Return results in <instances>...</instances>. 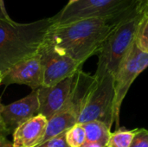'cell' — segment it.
<instances>
[{"label": "cell", "mask_w": 148, "mask_h": 147, "mask_svg": "<svg viewBox=\"0 0 148 147\" xmlns=\"http://www.w3.org/2000/svg\"><path fill=\"white\" fill-rule=\"evenodd\" d=\"M52 25L50 17L29 23L0 19V72L3 75L18 62L38 53Z\"/></svg>", "instance_id": "obj_2"}, {"label": "cell", "mask_w": 148, "mask_h": 147, "mask_svg": "<svg viewBox=\"0 0 148 147\" xmlns=\"http://www.w3.org/2000/svg\"><path fill=\"white\" fill-rule=\"evenodd\" d=\"M39 103L37 89L26 97L10 105L3 106L1 116L10 134L23 123L38 114Z\"/></svg>", "instance_id": "obj_10"}, {"label": "cell", "mask_w": 148, "mask_h": 147, "mask_svg": "<svg viewBox=\"0 0 148 147\" xmlns=\"http://www.w3.org/2000/svg\"><path fill=\"white\" fill-rule=\"evenodd\" d=\"M2 82H3V74L0 72V85H1Z\"/></svg>", "instance_id": "obj_26"}, {"label": "cell", "mask_w": 148, "mask_h": 147, "mask_svg": "<svg viewBox=\"0 0 148 147\" xmlns=\"http://www.w3.org/2000/svg\"><path fill=\"white\" fill-rule=\"evenodd\" d=\"M97 82L98 81L95 75L83 72L82 68L79 69L75 74L71 93L68 103L62 111L69 110L78 118L90 92L96 86Z\"/></svg>", "instance_id": "obj_12"}, {"label": "cell", "mask_w": 148, "mask_h": 147, "mask_svg": "<svg viewBox=\"0 0 148 147\" xmlns=\"http://www.w3.org/2000/svg\"><path fill=\"white\" fill-rule=\"evenodd\" d=\"M134 10L109 17L88 18L66 24H53L47 33L45 42L59 54L83 65L88 58L98 54L112 31Z\"/></svg>", "instance_id": "obj_1"}, {"label": "cell", "mask_w": 148, "mask_h": 147, "mask_svg": "<svg viewBox=\"0 0 148 147\" xmlns=\"http://www.w3.org/2000/svg\"><path fill=\"white\" fill-rule=\"evenodd\" d=\"M0 147H12V143L6 139V137L0 136Z\"/></svg>", "instance_id": "obj_22"}, {"label": "cell", "mask_w": 148, "mask_h": 147, "mask_svg": "<svg viewBox=\"0 0 148 147\" xmlns=\"http://www.w3.org/2000/svg\"><path fill=\"white\" fill-rule=\"evenodd\" d=\"M82 126L85 130L87 142L97 143L107 147L111 135V129L107 125L101 121L94 120L82 124Z\"/></svg>", "instance_id": "obj_14"}, {"label": "cell", "mask_w": 148, "mask_h": 147, "mask_svg": "<svg viewBox=\"0 0 148 147\" xmlns=\"http://www.w3.org/2000/svg\"><path fill=\"white\" fill-rule=\"evenodd\" d=\"M147 67L148 53L141 51L134 42L114 75V120L117 128L120 126V111L124 98L134 81Z\"/></svg>", "instance_id": "obj_6"}, {"label": "cell", "mask_w": 148, "mask_h": 147, "mask_svg": "<svg viewBox=\"0 0 148 147\" xmlns=\"http://www.w3.org/2000/svg\"><path fill=\"white\" fill-rule=\"evenodd\" d=\"M130 147H148V130L137 129Z\"/></svg>", "instance_id": "obj_18"}, {"label": "cell", "mask_w": 148, "mask_h": 147, "mask_svg": "<svg viewBox=\"0 0 148 147\" xmlns=\"http://www.w3.org/2000/svg\"><path fill=\"white\" fill-rule=\"evenodd\" d=\"M0 19H6V20L11 19L10 17L9 14L7 13V10L5 9V6H4L3 0H0Z\"/></svg>", "instance_id": "obj_21"}, {"label": "cell", "mask_w": 148, "mask_h": 147, "mask_svg": "<svg viewBox=\"0 0 148 147\" xmlns=\"http://www.w3.org/2000/svg\"><path fill=\"white\" fill-rule=\"evenodd\" d=\"M134 43L141 51L148 53V15L147 14L143 16L139 23Z\"/></svg>", "instance_id": "obj_17"}, {"label": "cell", "mask_w": 148, "mask_h": 147, "mask_svg": "<svg viewBox=\"0 0 148 147\" xmlns=\"http://www.w3.org/2000/svg\"><path fill=\"white\" fill-rule=\"evenodd\" d=\"M114 77L107 75L98 81L90 92L77 120V124L98 120L107 125L110 129L114 120Z\"/></svg>", "instance_id": "obj_5"}, {"label": "cell", "mask_w": 148, "mask_h": 147, "mask_svg": "<svg viewBox=\"0 0 148 147\" xmlns=\"http://www.w3.org/2000/svg\"><path fill=\"white\" fill-rule=\"evenodd\" d=\"M136 131L137 129L125 130L121 128L111 133L107 147H130Z\"/></svg>", "instance_id": "obj_15"}, {"label": "cell", "mask_w": 148, "mask_h": 147, "mask_svg": "<svg viewBox=\"0 0 148 147\" xmlns=\"http://www.w3.org/2000/svg\"><path fill=\"white\" fill-rule=\"evenodd\" d=\"M36 147H70L66 141V133H63Z\"/></svg>", "instance_id": "obj_19"}, {"label": "cell", "mask_w": 148, "mask_h": 147, "mask_svg": "<svg viewBox=\"0 0 148 147\" xmlns=\"http://www.w3.org/2000/svg\"><path fill=\"white\" fill-rule=\"evenodd\" d=\"M141 2L142 0H82L70 5L66 4L50 18L54 25H60L88 18L109 17L131 12Z\"/></svg>", "instance_id": "obj_4"}, {"label": "cell", "mask_w": 148, "mask_h": 147, "mask_svg": "<svg viewBox=\"0 0 148 147\" xmlns=\"http://www.w3.org/2000/svg\"><path fill=\"white\" fill-rule=\"evenodd\" d=\"M82 147H104L102 146L100 144H97V143H91V142H87L82 146Z\"/></svg>", "instance_id": "obj_23"}, {"label": "cell", "mask_w": 148, "mask_h": 147, "mask_svg": "<svg viewBox=\"0 0 148 147\" xmlns=\"http://www.w3.org/2000/svg\"><path fill=\"white\" fill-rule=\"evenodd\" d=\"M42 68L43 87H51L74 75L82 65L74 59L56 52L45 41L38 51Z\"/></svg>", "instance_id": "obj_7"}, {"label": "cell", "mask_w": 148, "mask_h": 147, "mask_svg": "<svg viewBox=\"0 0 148 147\" xmlns=\"http://www.w3.org/2000/svg\"><path fill=\"white\" fill-rule=\"evenodd\" d=\"M42 68L38 53L29 57L8 70L3 75V82L5 85L21 84L31 88L33 90L42 86Z\"/></svg>", "instance_id": "obj_9"}, {"label": "cell", "mask_w": 148, "mask_h": 147, "mask_svg": "<svg viewBox=\"0 0 148 147\" xmlns=\"http://www.w3.org/2000/svg\"><path fill=\"white\" fill-rule=\"evenodd\" d=\"M3 104L0 102V136H3V137H7L10 133L8 132L7 128L5 127V125L3 121V119H2V116H1V111H2V108H3Z\"/></svg>", "instance_id": "obj_20"}, {"label": "cell", "mask_w": 148, "mask_h": 147, "mask_svg": "<svg viewBox=\"0 0 148 147\" xmlns=\"http://www.w3.org/2000/svg\"><path fill=\"white\" fill-rule=\"evenodd\" d=\"M66 141L70 147H82L86 143L85 130L81 124H76L66 132Z\"/></svg>", "instance_id": "obj_16"}, {"label": "cell", "mask_w": 148, "mask_h": 147, "mask_svg": "<svg viewBox=\"0 0 148 147\" xmlns=\"http://www.w3.org/2000/svg\"><path fill=\"white\" fill-rule=\"evenodd\" d=\"M145 14L142 0L134 12L108 36L97 54L98 63L95 74L97 81H101L107 75L114 77L134 42L139 23Z\"/></svg>", "instance_id": "obj_3"}, {"label": "cell", "mask_w": 148, "mask_h": 147, "mask_svg": "<svg viewBox=\"0 0 148 147\" xmlns=\"http://www.w3.org/2000/svg\"><path fill=\"white\" fill-rule=\"evenodd\" d=\"M47 122L44 116L37 114L20 125L13 133L12 147L37 146L43 138Z\"/></svg>", "instance_id": "obj_11"}, {"label": "cell", "mask_w": 148, "mask_h": 147, "mask_svg": "<svg viewBox=\"0 0 148 147\" xmlns=\"http://www.w3.org/2000/svg\"><path fill=\"white\" fill-rule=\"evenodd\" d=\"M74 76L75 75L55 86H42L37 89L39 103L38 114H42L49 120L65 108L71 93Z\"/></svg>", "instance_id": "obj_8"}, {"label": "cell", "mask_w": 148, "mask_h": 147, "mask_svg": "<svg viewBox=\"0 0 148 147\" xmlns=\"http://www.w3.org/2000/svg\"><path fill=\"white\" fill-rule=\"evenodd\" d=\"M80 1H82V0H69L67 5H70V4H73V3H77V2H80Z\"/></svg>", "instance_id": "obj_25"}, {"label": "cell", "mask_w": 148, "mask_h": 147, "mask_svg": "<svg viewBox=\"0 0 148 147\" xmlns=\"http://www.w3.org/2000/svg\"><path fill=\"white\" fill-rule=\"evenodd\" d=\"M143 6H144L146 14L148 15V0H143Z\"/></svg>", "instance_id": "obj_24"}, {"label": "cell", "mask_w": 148, "mask_h": 147, "mask_svg": "<svg viewBox=\"0 0 148 147\" xmlns=\"http://www.w3.org/2000/svg\"><path fill=\"white\" fill-rule=\"evenodd\" d=\"M77 116L69 110H64L56 113L48 120L45 133L40 144L46 142L63 133H66L77 124Z\"/></svg>", "instance_id": "obj_13"}]
</instances>
